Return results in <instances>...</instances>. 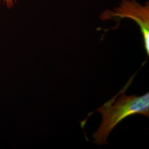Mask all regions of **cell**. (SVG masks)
<instances>
[{
    "mask_svg": "<svg viewBox=\"0 0 149 149\" xmlns=\"http://www.w3.org/2000/svg\"><path fill=\"white\" fill-rule=\"evenodd\" d=\"M17 0H0V5H3L7 8H12L16 5Z\"/></svg>",
    "mask_w": 149,
    "mask_h": 149,
    "instance_id": "3957f363",
    "label": "cell"
},
{
    "mask_svg": "<svg viewBox=\"0 0 149 149\" xmlns=\"http://www.w3.org/2000/svg\"><path fill=\"white\" fill-rule=\"evenodd\" d=\"M102 20L129 18L138 25L143 38L144 47L149 55V4L142 5L136 0H122L119 5L113 10H106L101 13Z\"/></svg>",
    "mask_w": 149,
    "mask_h": 149,
    "instance_id": "7a4b0ae2",
    "label": "cell"
},
{
    "mask_svg": "<svg viewBox=\"0 0 149 149\" xmlns=\"http://www.w3.org/2000/svg\"><path fill=\"white\" fill-rule=\"evenodd\" d=\"M134 77V76L116 96L97 109V111L101 114L102 121L93 135L97 144H106L107 138L113 129L126 118L138 114L149 117V93L139 97L125 94Z\"/></svg>",
    "mask_w": 149,
    "mask_h": 149,
    "instance_id": "6da1fadb",
    "label": "cell"
}]
</instances>
